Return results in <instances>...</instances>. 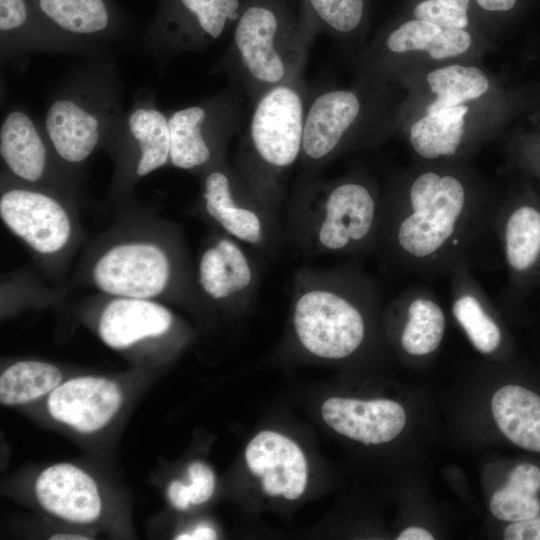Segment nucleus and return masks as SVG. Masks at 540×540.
I'll return each mask as SVG.
<instances>
[{
  "label": "nucleus",
  "instance_id": "obj_11",
  "mask_svg": "<svg viewBox=\"0 0 540 540\" xmlns=\"http://www.w3.org/2000/svg\"><path fill=\"white\" fill-rule=\"evenodd\" d=\"M123 394L110 379L81 376L60 383L47 398L51 418L71 429L90 434L103 429L118 413Z\"/></svg>",
  "mask_w": 540,
  "mask_h": 540
},
{
  "label": "nucleus",
  "instance_id": "obj_10",
  "mask_svg": "<svg viewBox=\"0 0 540 540\" xmlns=\"http://www.w3.org/2000/svg\"><path fill=\"white\" fill-rule=\"evenodd\" d=\"M242 245L227 234L217 237L200 256L197 282L210 300L245 310L258 296L260 273Z\"/></svg>",
  "mask_w": 540,
  "mask_h": 540
},
{
  "label": "nucleus",
  "instance_id": "obj_4",
  "mask_svg": "<svg viewBox=\"0 0 540 540\" xmlns=\"http://www.w3.org/2000/svg\"><path fill=\"white\" fill-rule=\"evenodd\" d=\"M308 100L303 77L261 94L238 149L236 172L278 213L287 175L300 160Z\"/></svg>",
  "mask_w": 540,
  "mask_h": 540
},
{
  "label": "nucleus",
  "instance_id": "obj_1",
  "mask_svg": "<svg viewBox=\"0 0 540 540\" xmlns=\"http://www.w3.org/2000/svg\"><path fill=\"white\" fill-rule=\"evenodd\" d=\"M499 203L457 171L421 170L383 196L376 255L423 280L473 268L496 240Z\"/></svg>",
  "mask_w": 540,
  "mask_h": 540
},
{
  "label": "nucleus",
  "instance_id": "obj_21",
  "mask_svg": "<svg viewBox=\"0 0 540 540\" xmlns=\"http://www.w3.org/2000/svg\"><path fill=\"white\" fill-rule=\"evenodd\" d=\"M494 419L515 445L540 452V396L518 385L497 390L491 402Z\"/></svg>",
  "mask_w": 540,
  "mask_h": 540
},
{
  "label": "nucleus",
  "instance_id": "obj_32",
  "mask_svg": "<svg viewBox=\"0 0 540 540\" xmlns=\"http://www.w3.org/2000/svg\"><path fill=\"white\" fill-rule=\"evenodd\" d=\"M470 0H424L414 9L416 19L441 29H464L468 25Z\"/></svg>",
  "mask_w": 540,
  "mask_h": 540
},
{
  "label": "nucleus",
  "instance_id": "obj_25",
  "mask_svg": "<svg viewBox=\"0 0 540 540\" xmlns=\"http://www.w3.org/2000/svg\"><path fill=\"white\" fill-rule=\"evenodd\" d=\"M539 489L540 468L528 463L517 465L510 472L505 486L492 496V514L510 522L537 517L540 512V502L536 497Z\"/></svg>",
  "mask_w": 540,
  "mask_h": 540
},
{
  "label": "nucleus",
  "instance_id": "obj_34",
  "mask_svg": "<svg viewBox=\"0 0 540 540\" xmlns=\"http://www.w3.org/2000/svg\"><path fill=\"white\" fill-rule=\"evenodd\" d=\"M191 483L187 485L190 503L199 505L211 498L215 487L213 471L202 462H193L188 467Z\"/></svg>",
  "mask_w": 540,
  "mask_h": 540
},
{
  "label": "nucleus",
  "instance_id": "obj_20",
  "mask_svg": "<svg viewBox=\"0 0 540 540\" xmlns=\"http://www.w3.org/2000/svg\"><path fill=\"white\" fill-rule=\"evenodd\" d=\"M205 106H189L175 111L168 119L170 161L180 169L191 170L210 164L216 155L217 141L209 128Z\"/></svg>",
  "mask_w": 540,
  "mask_h": 540
},
{
  "label": "nucleus",
  "instance_id": "obj_3",
  "mask_svg": "<svg viewBox=\"0 0 540 540\" xmlns=\"http://www.w3.org/2000/svg\"><path fill=\"white\" fill-rule=\"evenodd\" d=\"M382 205L383 196L363 176L297 181L285 215V243L307 257L376 254Z\"/></svg>",
  "mask_w": 540,
  "mask_h": 540
},
{
  "label": "nucleus",
  "instance_id": "obj_8",
  "mask_svg": "<svg viewBox=\"0 0 540 540\" xmlns=\"http://www.w3.org/2000/svg\"><path fill=\"white\" fill-rule=\"evenodd\" d=\"M495 236L507 273L503 296H527L540 274V203L527 195L500 202Z\"/></svg>",
  "mask_w": 540,
  "mask_h": 540
},
{
  "label": "nucleus",
  "instance_id": "obj_35",
  "mask_svg": "<svg viewBox=\"0 0 540 540\" xmlns=\"http://www.w3.org/2000/svg\"><path fill=\"white\" fill-rule=\"evenodd\" d=\"M27 16L23 0H0V29L8 31L21 26Z\"/></svg>",
  "mask_w": 540,
  "mask_h": 540
},
{
  "label": "nucleus",
  "instance_id": "obj_38",
  "mask_svg": "<svg viewBox=\"0 0 540 540\" xmlns=\"http://www.w3.org/2000/svg\"><path fill=\"white\" fill-rule=\"evenodd\" d=\"M176 540H213L217 539V533L209 525L200 524L196 526L192 531L178 534L174 537Z\"/></svg>",
  "mask_w": 540,
  "mask_h": 540
},
{
  "label": "nucleus",
  "instance_id": "obj_12",
  "mask_svg": "<svg viewBox=\"0 0 540 540\" xmlns=\"http://www.w3.org/2000/svg\"><path fill=\"white\" fill-rule=\"evenodd\" d=\"M0 215L15 235L39 253L60 250L70 236V220L63 207L39 192H5L0 199Z\"/></svg>",
  "mask_w": 540,
  "mask_h": 540
},
{
  "label": "nucleus",
  "instance_id": "obj_7",
  "mask_svg": "<svg viewBox=\"0 0 540 540\" xmlns=\"http://www.w3.org/2000/svg\"><path fill=\"white\" fill-rule=\"evenodd\" d=\"M364 110L362 97L353 89H324L309 98L297 181L315 178L320 169L359 144L356 136Z\"/></svg>",
  "mask_w": 540,
  "mask_h": 540
},
{
  "label": "nucleus",
  "instance_id": "obj_9",
  "mask_svg": "<svg viewBox=\"0 0 540 540\" xmlns=\"http://www.w3.org/2000/svg\"><path fill=\"white\" fill-rule=\"evenodd\" d=\"M93 279L103 292L148 299L167 288L172 279V263L158 245L145 242L120 244L98 260Z\"/></svg>",
  "mask_w": 540,
  "mask_h": 540
},
{
  "label": "nucleus",
  "instance_id": "obj_31",
  "mask_svg": "<svg viewBox=\"0 0 540 540\" xmlns=\"http://www.w3.org/2000/svg\"><path fill=\"white\" fill-rule=\"evenodd\" d=\"M441 31L440 27L432 23L419 19L410 20L392 30L386 36L384 45L393 54L427 51Z\"/></svg>",
  "mask_w": 540,
  "mask_h": 540
},
{
  "label": "nucleus",
  "instance_id": "obj_17",
  "mask_svg": "<svg viewBox=\"0 0 540 540\" xmlns=\"http://www.w3.org/2000/svg\"><path fill=\"white\" fill-rule=\"evenodd\" d=\"M471 270L460 266L448 277L451 309L471 344L482 354L491 355L503 345L504 334L488 295Z\"/></svg>",
  "mask_w": 540,
  "mask_h": 540
},
{
  "label": "nucleus",
  "instance_id": "obj_40",
  "mask_svg": "<svg viewBox=\"0 0 540 540\" xmlns=\"http://www.w3.org/2000/svg\"><path fill=\"white\" fill-rule=\"evenodd\" d=\"M397 540H433L434 537L427 530L419 527H410L402 531Z\"/></svg>",
  "mask_w": 540,
  "mask_h": 540
},
{
  "label": "nucleus",
  "instance_id": "obj_22",
  "mask_svg": "<svg viewBox=\"0 0 540 540\" xmlns=\"http://www.w3.org/2000/svg\"><path fill=\"white\" fill-rule=\"evenodd\" d=\"M468 110L463 104L418 119L409 130V143L415 154L430 162L456 157L463 144Z\"/></svg>",
  "mask_w": 540,
  "mask_h": 540
},
{
  "label": "nucleus",
  "instance_id": "obj_39",
  "mask_svg": "<svg viewBox=\"0 0 540 540\" xmlns=\"http://www.w3.org/2000/svg\"><path fill=\"white\" fill-rule=\"evenodd\" d=\"M483 9L488 11H509L517 3V0H476Z\"/></svg>",
  "mask_w": 540,
  "mask_h": 540
},
{
  "label": "nucleus",
  "instance_id": "obj_33",
  "mask_svg": "<svg viewBox=\"0 0 540 540\" xmlns=\"http://www.w3.org/2000/svg\"><path fill=\"white\" fill-rule=\"evenodd\" d=\"M471 43V35L464 29H442L426 52L433 59H444L466 52Z\"/></svg>",
  "mask_w": 540,
  "mask_h": 540
},
{
  "label": "nucleus",
  "instance_id": "obj_18",
  "mask_svg": "<svg viewBox=\"0 0 540 540\" xmlns=\"http://www.w3.org/2000/svg\"><path fill=\"white\" fill-rule=\"evenodd\" d=\"M173 324L172 313L148 299L119 297L103 310L99 336L112 349H125L140 340L167 333Z\"/></svg>",
  "mask_w": 540,
  "mask_h": 540
},
{
  "label": "nucleus",
  "instance_id": "obj_30",
  "mask_svg": "<svg viewBox=\"0 0 540 540\" xmlns=\"http://www.w3.org/2000/svg\"><path fill=\"white\" fill-rule=\"evenodd\" d=\"M185 12L203 38L217 39L230 24H235L245 0H180Z\"/></svg>",
  "mask_w": 540,
  "mask_h": 540
},
{
  "label": "nucleus",
  "instance_id": "obj_19",
  "mask_svg": "<svg viewBox=\"0 0 540 540\" xmlns=\"http://www.w3.org/2000/svg\"><path fill=\"white\" fill-rule=\"evenodd\" d=\"M45 125L56 152L67 162L83 161L99 141L98 119L71 100L55 101L46 114Z\"/></svg>",
  "mask_w": 540,
  "mask_h": 540
},
{
  "label": "nucleus",
  "instance_id": "obj_37",
  "mask_svg": "<svg viewBox=\"0 0 540 540\" xmlns=\"http://www.w3.org/2000/svg\"><path fill=\"white\" fill-rule=\"evenodd\" d=\"M167 492L169 500L175 508L185 510L191 504L187 485L180 481H172L168 486Z\"/></svg>",
  "mask_w": 540,
  "mask_h": 540
},
{
  "label": "nucleus",
  "instance_id": "obj_15",
  "mask_svg": "<svg viewBox=\"0 0 540 540\" xmlns=\"http://www.w3.org/2000/svg\"><path fill=\"white\" fill-rule=\"evenodd\" d=\"M436 296L428 285L416 283L397 294L385 310L398 323V345L409 356L430 355L441 344L446 317Z\"/></svg>",
  "mask_w": 540,
  "mask_h": 540
},
{
  "label": "nucleus",
  "instance_id": "obj_28",
  "mask_svg": "<svg viewBox=\"0 0 540 540\" xmlns=\"http://www.w3.org/2000/svg\"><path fill=\"white\" fill-rule=\"evenodd\" d=\"M129 129L140 147L137 174L145 176L170 159L168 119L156 109H136L129 117Z\"/></svg>",
  "mask_w": 540,
  "mask_h": 540
},
{
  "label": "nucleus",
  "instance_id": "obj_27",
  "mask_svg": "<svg viewBox=\"0 0 540 540\" xmlns=\"http://www.w3.org/2000/svg\"><path fill=\"white\" fill-rule=\"evenodd\" d=\"M427 82L437 96L427 107V113L463 105L481 97L489 89L488 78L479 68L458 64L431 71Z\"/></svg>",
  "mask_w": 540,
  "mask_h": 540
},
{
  "label": "nucleus",
  "instance_id": "obj_41",
  "mask_svg": "<svg viewBox=\"0 0 540 540\" xmlns=\"http://www.w3.org/2000/svg\"><path fill=\"white\" fill-rule=\"evenodd\" d=\"M52 540H87L90 539L83 534L77 533H57L50 536Z\"/></svg>",
  "mask_w": 540,
  "mask_h": 540
},
{
  "label": "nucleus",
  "instance_id": "obj_16",
  "mask_svg": "<svg viewBox=\"0 0 540 540\" xmlns=\"http://www.w3.org/2000/svg\"><path fill=\"white\" fill-rule=\"evenodd\" d=\"M321 415L337 433L364 444L389 442L406 423L403 407L387 399L362 401L332 397L323 402Z\"/></svg>",
  "mask_w": 540,
  "mask_h": 540
},
{
  "label": "nucleus",
  "instance_id": "obj_23",
  "mask_svg": "<svg viewBox=\"0 0 540 540\" xmlns=\"http://www.w3.org/2000/svg\"><path fill=\"white\" fill-rule=\"evenodd\" d=\"M0 152L9 169L27 181L43 175L46 149L30 117L13 111L5 118L0 131Z\"/></svg>",
  "mask_w": 540,
  "mask_h": 540
},
{
  "label": "nucleus",
  "instance_id": "obj_2",
  "mask_svg": "<svg viewBox=\"0 0 540 540\" xmlns=\"http://www.w3.org/2000/svg\"><path fill=\"white\" fill-rule=\"evenodd\" d=\"M290 296L291 328L299 347L319 359L343 360L365 344L383 293L356 266H303L293 275Z\"/></svg>",
  "mask_w": 540,
  "mask_h": 540
},
{
  "label": "nucleus",
  "instance_id": "obj_26",
  "mask_svg": "<svg viewBox=\"0 0 540 540\" xmlns=\"http://www.w3.org/2000/svg\"><path fill=\"white\" fill-rule=\"evenodd\" d=\"M365 0H300L302 29L312 41L319 32L346 36L363 22Z\"/></svg>",
  "mask_w": 540,
  "mask_h": 540
},
{
  "label": "nucleus",
  "instance_id": "obj_29",
  "mask_svg": "<svg viewBox=\"0 0 540 540\" xmlns=\"http://www.w3.org/2000/svg\"><path fill=\"white\" fill-rule=\"evenodd\" d=\"M42 11L61 28L78 34L99 32L108 25L102 0H39Z\"/></svg>",
  "mask_w": 540,
  "mask_h": 540
},
{
  "label": "nucleus",
  "instance_id": "obj_36",
  "mask_svg": "<svg viewBox=\"0 0 540 540\" xmlns=\"http://www.w3.org/2000/svg\"><path fill=\"white\" fill-rule=\"evenodd\" d=\"M506 540H540V517L513 522L504 531Z\"/></svg>",
  "mask_w": 540,
  "mask_h": 540
},
{
  "label": "nucleus",
  "instance_id": "obj_13",
  "mask_svg": "<svg viewBox=\"0 0 540 540\" xmlns=\"http://www.w3.org/2000/svg\"><path fill=\"white\" fill-rule=\"evenodd\" d=\"M41 507L63 521L87 525L102 512V500L95 480L71 463H57L44 469L34 486Z\"/></svg>",
  "mask_w": 540,
  "mask_h": 540
},
{
  "label": "nucleus",
  "instance_id": "obj_24",
  "mask_svg": "<svg viewBox=\"0 0 540 540\" xmlns=\"http://www.w3.org/2000/svg\"><path fill=\"white\" fill-rule=\"evenodd\" d=\"M62 381V373L53 364L19 361L6 368L0 376V403L17 406L34 401L52 392Z\"/></svg>",
  "mask_w": 540,
  "mask_h": 540
},
{
  "label": "nucleus",
  "instance_id": "obj_6",
  "mask_svg": "<svg viewBox=\"0 0 540 540\" xmlns=\"http://www.w3.org/2000/svg\"><path fill=\"white\" fill-rule=\"evenodd\" d=\"M206 214L244 246L269 258L285 244L279 213L270 208L238 175L212 168L204 178Z\"/></svg>",
  "mask_w": 540,
  "mask_h": 540
},
{
  "label": "nucleus",
  "instance_id": "obj_5",
  "mask_svg": "<svg viewBox=\"0 0 540 540\" xmlns=\"http://www.w3.org/2000/svg\"><path fill=\"white\" fill-rule=\"evenodd\" d=\"M234 25V69L253 101L302 77L311 40L288 0H245Z\"/></svg>",
  "mask_w": 540,
  "mask_h": 540
},
{
  "label": "nucleus",
  "instance_id": "obj_42",
  "mask_svg": "<svg viewBox=\"0 0 540 540\" xmlns=\"http://www.w3.org/2000/svg\"><path fill=\"white\" fill-rule=\"evenodd\" d=\"M535 288H538L540 290V274L536 280Z\"/></svg>",
  "mask_w": 540,
  "mask_h": 540
},
{
  "label": "nucleus",
  "instance_id": "obj_14",
  "mask_svg": "<svg viewBox=\"0 0 540 540\" xmlns=\"http://www.w3.org/2000/svg\"><path fill=\"white\" fill-rule=\"evenodd\" d=\"M245 459L249 470L261 479L267 495L295 500L303 494L307 461L300 447L288 437L274 431L259 432L248 443Z\"/></svg>",
  "mask_w": 540,
  "mask_h": 540
}]
</instances>
